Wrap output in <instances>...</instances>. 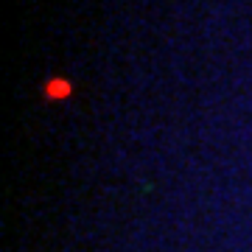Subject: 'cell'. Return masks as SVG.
I'll return each instance as SVG.
<instances>
[{"mask_svg":"<svg viewBox=\"0 0 252 252\" xmlns=\"http://www.w3.org/2000/svg\"><path fill=\"white\" fill-rule=\"evenodd\" d=\"M67 90H70V87H67L62 79H56V81H51V84H48V98H64V95H67Z\"/></svg>","mask_w":252,"mask_h":252,"instance_id":"1","label":"cell"}]
</instances>
